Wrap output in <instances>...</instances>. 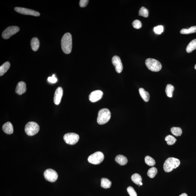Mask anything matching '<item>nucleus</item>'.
I'll use <instances>...</instances> for the list:
<instances>
[{"mask_svg": "<svg viewBox=\"0 0 196 196\" xmlns=\"http://www.w3.org/2000/svg\"><path fill=\"white\" fill-rule=\"evenodd\" d=\"M196 49V39L191 41L188 45L186 49L187 52L190 53Z\"/></svg>", "mask_w": 196, "mask_h": 196, "instance_id": "nucleus-20", "label": "nucleus"}, {"mask_svg": "<svg viewBox=\"0 0 196 196\" xmlns=\"http://www.w3.org/2000/svg\"><path fill=\"white\" fill-rule=\"evenodd\" d=\"M40 127L38 124L34 122H30L26 124L25 131L29 136H33L36 135L39 131Z\"/></svg>", "mask_w": 196, "mask_h": 196, "instance_id": "nucleus-4", "label": "nucleus"}, {"mask_svg": "<svg viewBox=\"0 0 196 196\" xmlns=\"http://www.w3.org/2000/svg\"><path fill=\"white\" fill-rule=\"evenodd\" d=\"M171 132L176 136H180L182 134V130L179 127H173L171 129Z\"/></svg>", "mask_w": 196, "mask_h": 196, "instance_id": "nucleus-25", "label": "nucleus"}, {"mask_svg": "<svg viewBox=\"0 0 196 196\" xmlns=\"http://www.w3.org/2000/svg\"><path fill=\"white\" fill-rule=\"evenodd\" d=\"M40 43L39 39L37 37H33L31 41V45L32 50L37 51L39 47Z\"/></svg>", "mask_w": 196, "mask_h": 196, "instance_id": "nucleus-18", "label": "nucleus"}, {"mask_svg": "<svg viewBox=\"0 0 196 196\" xmlns=\"http://www.w3.org/2000/svg\"><path fill=\"white\" fill-rule=\"evenodd\" d=\"M89 1L88 0H81L79 3V5L81 7H85L87 6Z\"/></svg>", "mask_w": 196, "mask_h": 196, "instance_id": "nucleus-34", "label": "nucleus"}, {"mask_svg": "<svg viewBox=\"0 0 196 196\" xmlns=\"http://www.w3.org/2000/svg\"><path fill=\"white\" fill-rule=\"evenodd\" d=\"M131 180L135 184L139 185V183L142 182V178L140 175L135 173L131 177Z\"/></svg>", "mask_w": 196, "mask_h": 196, "instance_id": "nucleus-24", "label": "nucleus"}, {"mask_svg": "<svg viewBox=\"0 0 196 196\" xmlns=\"http://www.w3.org/2000/svg\"><path fill=\"white\" fill-rule=\"evenodd\" d=\"M112 185V182L106 178H103L101 180V186L102 187L104 188H108L110 187Z\"/></svg>", "mask_w": 196, "mask_h": 196, "instance_id": "nucleus-21", "label": "nucleus"}, {"mask_svg": "<svg viewBox=\"0 0 196 196\" xmlns=\"http://www.w3.org/2000/svg\"><path fill=\"white\" fill-rule=\"evenodd\" d=\"M196 33V26H192L189 29H183L180 31L182 34H189Z\"/></svg>", "mask_w": 196, "mask_h": 196, "instance_id": "nucleus-22", "label": "nucleus"}, {"mask_svg": "<svg viewBox=\"0 0 196 196\" xmlns=\"http://www.w3.org/2000/svg\"><path fill=\"white\" fill-rule=\"evenodd\" d=\"M179 196H188V195L186 193H183L182 194H181Z\"/></svg>", "mask_w": 196, "mask_h": 196, "instance_id": "nucleus-35", "label": "nucleus"}, {"mask_svg": "<svg viewBox=\"0 0 196 196\" xmlns=\"http://www.w3.org/2000/svg\"><path fill=\"white\" fill-rule=\"evenodd\" d=\"M142 184H142V182H141L140 183H139V185H142Z\"/></svg>", "mask_w": 196, "mask_h": 196, "instance_id": "nucleus-36", "label": "nucleus"}, {"mask_svg": "<svg viewBox=\"0 0 196 196\" xmlns=\"http://www.w3.org/2000/svg\"><path fill=\"white\" fill-rule=\"evenodd\" d=\"M180 164V160L174 157H170L166 160L163 165L164 170L165 172L169 173L177 168Z\"/></svg>", "mask_w": 196, "mask_h": 196, "instance_id": "nucleus-2", "label": "nucleus"}, {"mask_svg": "<svg viewBox=\"0 0 196 196\" xmlns=\"http://www.w3.org/2000/svg\"><path fill=\"white\" fill-rule=\"evenodd\" d=\"M115 161L118 164L121 166L125 165L128 163V159L125 156L122 155H119L116 156Z\"/></svg>", "mask_w": 196, "mask_h": 196, "instance_id": "nucleus-16", "label": "nucleus"}, {"mask_svg": "<svg viewBox=\"0 0 196 196\" xmlns=\"http://www.w3.org/2000/svg\"><path fill=\"white\" fill-rule=\"evenodd\" d=\"M72 37L71 33H67L62 37L61 40L62 50L65 54L70 53L72 50Z\"/></svg>", "mask_w": 196, "mask_h": 196, "instance_id": "nucleus-1", "label": "nucleus"}, {"mask_svg": "<svg viewBox=\"0 0 196 196\" xmlns=\"http://www.w3.org/2000/svg\"><path fill=\"white\" fill-rule=\"evenodd\" d=\"M10 67V64L9 62H5L0 67V76L4 75Z\"/></svg>", "mask_w": 196, "mask_h": 196, "instance_id": "nucleus-19", "label": "nucleus"}, {"mask_svg": "<svg viewBox=\"0 0 196 196\" xmlns=\"http://www.w3.org/2000/svg\"><path fill=\"white\" fill-rule=\"evenodd\" d=\"M128 194L130 196H137L136 192H135L134 188L131 186L128 187L127 189Z\"/></svg>", "mask_w": 196, "mask_h": 196, "instance_id": "nucleus-32", "label": "nucleus"}, {"mask_svg": "<svg viewBox=\"0 0 196 196\" xmlns=\"http://www.w3.org/2000/svg\"><path fill=\"white\" fill-rule=\"evenodd\" d=\"M112 63L115 68L117 72L121 73L123 70V65L120 57L117 56H114L112 59Z\"/></svg>", "mask_w": 196, "mask_h": 196, "instance_id": "nucleus-11", "label": "nucleus"}, {"mask_svg": "<svg viewBox=\"0 0 196 196\" xmlns=\"http://www.w3.org/2000/svg\"><path fill=\"white\" fill-rule=\"evenodd\" d=\"M111 113L108 109L104 108L101 109L98 113L97 122L100 125H103L107 123L110 120Z\"/></svg>", "mask_w": 196, "mask_h": 196, "instance_id": "nucleus-3", "label": "nucleus"}, {"mask_svg": "<svg viewBox=\"0 0 196 196\" xmlns=\"http://www.w3.org/2000/svg\"><path fill=\"white\" fill-rule=\"evenodd\" d=\"M63 89L61 87H59L56 89L54 99V102L56 105L60 104L63 96Z\"/></svg>", "mask_w": 196, "mask_h": 196, "instance_id": "nucleus-13", "label": "nucleus"}, {"mask_svg": "<svg viewBox=\"0 0 196 196\" xmlns=\"http://www.w3.org/2000/svg\"><path fill=\"white\" fill-rule=\"evenodd\" d=\"M139 93L142 99L145 102H148L150 99L149 94L145 91L144 89L140 88L139 89Z\"/></svg>", "mask_w": 196, "mask_h": 196, "instance_id": "nucleus-17", "label": "nucleus"}, {"mask_svg": "<svg viewBox=\"0 0 196 196\" xmlns=\"http://www.w3.org/2000/svg\"><path fill=\"white\" fill-rule=\"evenodd\" d=\"M103 154L101 152H97L91 154L88 157V160L93 164L98 165L101 163L104 159Z\"/></svg>", "mask_w": 196, "mask_h": 196, "instance_id": "nucleus-6", "label": "nucleus"}, {"mask_svg": "<svg viewBox=\"0 0 196 196\" xmlns=\"http://www.w3.org/2000/svg\"><path fill=\"white\" fill-rule=\"evenodd\" d=\"M165 140L167 141V144L168 145H171L175 144L177 139L172 135H168L165 137Z\"/></svg>", "mask_w": 196, "mask_h": 196, "instance_id": "nucleus-27", "label": "nucleus"}, {"mask_svg": "<svg viewBox=\"0 0 196 196\" xmlns=\"http://www.w3.org/2000/svg\"><path fill=\"white\" fill-rule=\"evenodd\" d=\"M27 90L26 85L25 82H20L18 83L17 85L16 89V92L17 94L19 95L25 93Z\"/></svg>", "mask_w": 196, "mask_h": 196, "instance_id": "nucleus-14", "label": "nucleus"}, {"mask_svg": "<svg viewBox=\"0 0 196 196\" xmlns=\"http://www.w3.org/2000/svg\"><path fill=\"white\" fill-rule=\"evenodd\" d=\"M145 64L150 70L153 72H158L162 68V65L157 60L149 58L145 61Z\"/></svg>", "mask_w": 196, "mask_h": 196, "instance_id": "nucleus-5", "label": "nucleus"}, {"mask_svg": "<svg viewBox=\"0 0 196 196\" xmlns=\"http://www.w3.org/2000/svg\"><path fill=\"white\" fill-rule=\"evenodd\" d=\"M15 11L19 14L30 15V16H40V14L37 11L31 10V9L23 8V7H16L14 9Z\"/></svg>", "mask_w": 196, "mask_h": 196, "instance_id": "nucleus-10", "label": "nucleus"}, {"mask_svg": "<svg viewBox=\"0 0 196 196\" xmlns=\"http://www.w3.org/2000/svg\"><path fill=\"white\" fill-rule=\"evenodd\" d=\"M103 93L100 90H95L91 92L89 96V100L92 103L96 102L100 100L103 97Z\"/></svg>", "mask_w": 196, "mask_h": 196, "instance_id": "nucleus-12", "label": "nucleus"}, {"mask_svg": "<svg viewBox=\"0 0 196 196\" xmlns=\"http://www.w3.org/2000/svg\"><path fill=\"white\" fill-rule=\"evenodd\" d=\"M157 173V169L155 167L151 168L149 170L147 174L151 178H153Z\"/></svg>", "mask_w": 196, "mask_h": 196, "instance_id": "nucleus-26", "label": "nucleus"}, {"mask_svg": "<svg viewBox=\"0 0 196 196\" xmlns=\"http://www.w3.org/2000/svg\"><path fill=\"white\" fill-rule=\"evenodd\" d=\"M132 25L134 28L137 29H140L142 26L141 22L138 20H135L134 21Z\"/></svg>", "mask_w": 196, "mask_h": 196, "instance_id": "nucleus-31", "label": "nucleus"}, {"mask_svg": "<svg viewBox=\"0 0 196 196\" xmlns=\"http://www.w3.org/2000/svg\"><path fill=\"white\" fill-rule=\"evenodd\" d=\"M63 138L67 144L73 145L76 144L78 142L79 136L76 133H70L66 134L64 135Z\"/></svg>", "mask_w": 196, "mask_h": 196, "instance_id": "nucleus-8", "label": "nucleus"}, {"mask_svg": "<svg viewBox=\"0 0 196 196\" xmlns=\"http://www.w3.org/2000/svg\"><path fill=\"white\" fill-rule=\"evenodd\" d=\"M2 129L4 132L7 134H12L14 131L13 125L10 122H7L3 126Z\"/></svg>", "mask_w": 196, "mask_h": 196, "instance_id": "nucleus-15", "label": "nucleus"}, {"mask_svg": "<svg viewBox=\"0 0 196 196\" xmlns=\"http://www.w3.org/2000/svg\"><path fill=\"white\" fill-rule=\"evenodd\" d=\"M145 162L147 165L149 166H153L155 165V160L150 156H147L145 158Z\"/></svg>", "mask_w": 196, "mask_h": 196, "instance_id": "nucleus-28", "label": "nucleus"}, {"mask_svg": "<svg viewBox=\"0 0 196 196\" xmlns=\"http://www.w3.org/2000/svg\"><path fill=\"white\" fill-rule=\"evenodd\" d=\"M139 16L147 18L149 16V11L145 7H142L139 11Z\"/></svg>", "mask_w": 196, "mask_h": 196, "instance_id": "nucleus-29", "label": "nucleus"}, {"mask_svg": "<svg viewBox=\"0 0 196 196\" xmlns=\"http://www.w3.org/2000/svg\"><path fill=\"white\" fill-rule=\"evenodd\" d=\"M19 28L16 26H10L6 28L3 31L2 34L3 39H8L12 36V35L16 34L19 31Z\"/></svg>", "mask_w": 196, "mask_h": 196, "instance_id": "nucleus-7", "label": "nucleus"}, {"mask_svg": "<svg viewBox=\"0 0 196 196\" xmlns=\"http://www.w3.org/2000/svg\"><path fill=\"white\" fill-rule=\"evenodd\" d=\"M195 69H196V65L195 66Z\"/></svg>", "mask_w": 196, "mask_h": 196, "instance_id": "nucleus-37", "label": "nucleus"}, {"mask_svg": "<svg viewBox=\"0 0 196 196\" xmlns=\"http://www.w3.org/2000/svg\"><path fill=\"white\" fill-rule=\"evenodd\" d=\"M163 31V26H158L154 28V31L157 34H161Z\"/></svg>", "mask_w": 196, "mask_h": 196, "instance_id": "nucleus-30", "label": "nucleus"}, {"mask_svg": "<svg viewBox=\"0 0 196 196\" xmlns=\"http://www.w3.org/2000/svg\"><path fill=\"white\" fill-rule=\"evenodd\" d=\"M174 90V86L171 84H168L166 88L165 92L167 96L169 97H172L173 92Z\"/></svg>", "mask_w": 196, "mask_h": 196, "instance_id": "nucleus-23", "label": "nucleus"}, {"mask_svg": "<svg viewBox=\"0 0 196 196\" xmlns=\"http://www.w3.org/2000/svg\"><path fill=\"white\" fill-rule=\"evenodd\" d=\"M48 82L52 83H55L57 82L58 80L55 76L54 75H52V77H50L48 78Z\"/></svg>", "mask_w": 196, "mask_h": 196, "instance_id": "nucleus-33", "label": "nucleus"}, {"mask_svg": "<svg viewBox=\"0 0 196 196\" xmlns=\"http://www.w3.org/2000/svg\"><path fill=\"white\" fill-rule=\"evenodd\" d=\"M44 176L47 180L51 182L56 181L58 177L57 173L55 170L51 169H47L45 170Z\"/></svg>", "mask_w": 196, "mask_h": 196, "instance_id": "nucleus-9", "label": "nucleus"}]
</instances>
